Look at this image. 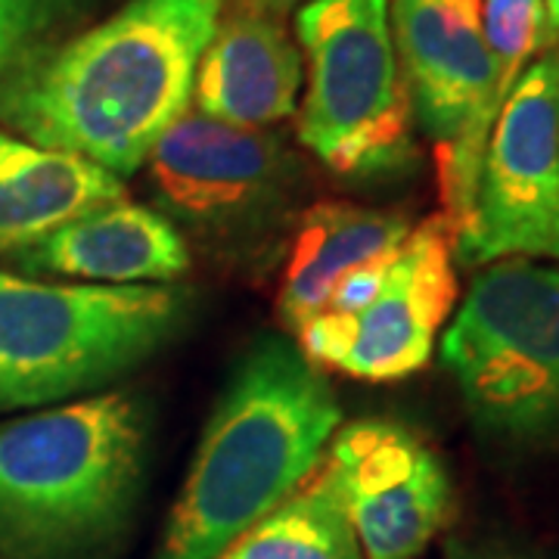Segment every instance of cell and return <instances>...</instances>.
I'll use <instances>...</instances> for the list:
<instances>
[{
  "instance_id": "cell-1",
  "label": "cell",
  "mask_w": 559,
  "mask_h": 559,
  "mask_svg": "<svg viewBox=\"0 0 559 559\" xmlns=\"http://www.w3.org/2000/svg\"><path fill=\"white\" fill-rule=\"evenodd\" d=\"M224 0H128L119 13L22 66L0 91L20 138L124 178L178 121Z\"/></svg>"
},
{
  "instance_id": "cell-2",
  "label": "cell",
  "mask_w": 559,
  "mask_h": 559,
  "mask_svg": "<svg viewBox=\"0 0 559 559\" xmlns=\"http://www.w3.org/2000/svg\"><path fill=\"white\" fill-rule=\"evenodd\" d=\"M320 367L277 336L237 364L202 432L156 559H215L299 485L340 429Z\"/></svg>"
},
{
  "instance_id": "cell-3",
  "label": "cell",
  "mask_w": 559,
  "mask_h": 559,
  "mask_svg": "<svg viewBox=\"0 0 559 559\" xmlns=\"http://www.w3.org/2000/svg\"><path fill=\"white\" fill-rule=\"evenodd\" d=\"M146 417L121 392L0 423V559H87L134 510Z\"/></svg>"
},
{
  "instance_id": "cell-4",
  "label": "cell",
  "mask_w": 559,
  "mask_h": 559,
  "mask_svg": "<svg viewBox=\"0 0 559 559\" xmlns=\"http://www.w3.org/2000/svg\"><path fill=\"white\" fill-rule=\"evenodd\" d=\"M187 293L165 283H38L0 271V414L97 389L178 330Z\"/></svg>"
},
{
  "instance_id": "cell-5",
  "label": "cell",
  "mask_w": 559,
  "mask_h": 559,
  "mask_svg": "<svg viewBox=\"0 0 559 559\" xmlns=\"http://www.w3.org/2000/svg\"><path fill=\"white\" fill-rule=\"evenodd\" d=\"M308 57L299 140L336 175H380L414 156V106L389 0H311L296 13Z\"/></svg>"
},
{
  "instance_id": "cell-6",
  "label": "cell",
  "mask_w": 559,
  "mask_h": 559,
  "mask_svg": "<svg viewBox=\"0 0 559 559\" xmlns=\"http://www.w3.org/2000/svg\"><path fill=\"white\" fill-rule=\"evenodd\" d=\"M441 360L485 429L535 439L559 426V264H485L441 340Z\"/></svg>"
},
{
  "instance_id": "cell-7",
  "label": "cell",
  "mask_w": 559,
  "mask_h": 559,
  "mask_svg": "<svg viewBox=\"0 0 559 559\" xmlns=\"http://www.w3.org/2000/svg\"><path fill=\"white\" fill-rule=\"evenodd\" d=\"M389 20L414 116L436 143L441 215L457 234L503 109L481 35V0H389Z\"/></svg>"
},
{
  "instance_id": "cell-8",
  "label": "cell",
  "mask_w": 559,
  "mask_h": 559,
  "mask_svg": "<svg viewBox=\"0 0 559 559\" xmlns=\"http://www.w3.org/2000/svg\"><path fill=\"white\" fill-rule=\"evenodd\" d=\"M454 259L466 267L503 259L559 264V47L522 72L500 109Z\"/></svg>"
},
{
  "instance_id": "cell-9",
  "label": "cell",
  "mask_w": 559,
  "mask_h": 559,
  "mask_svg": "<svg viewBox=\"0 0 559 559\" xmlns=\"http://www.w3.org/2000/svg\"><path fill=\"white\" fill-rule=\"evenodd\" d=\"M457 301L454 227L444 215L419 221L389 261L380 293L358 314L320 311L301 326L299 352L364 382H395L423 370Z\"/></svg>"
},
{
  "instance_id": "cell-10",
  "label": "cell",
  "mask_w": 559,
  "mask_h": 559,
  "mask_svg": "<svg viewBox=\"0 0 559 559\" xmlns=\"http://www.w3.org/2000/svg\"><path fill=\"white\" fill-rule=\"evenodd\" d=\"M323 457L364 559H417L451 522L448 469L399 423H348L330 439Z\"/></svg>"
},
{
  "instance_id": "cell-11",
  "label": "cell",
  "mask_w": 559,
  "mask_h": 559,
  "mask_svg": "<svg viewBox=\"0 0 559 559\" xmlns=\"http://www.w3.org/2000/svg\"><path fill=\"white\" fill-rule=\"evenodd\" d=\"M143 165L162 212L197 230L255 221L293 180V162L271 134L190 109L168 124Z\"/></svg>"
},
{
  "instance_id": "cell-12",
  "label": "cell",
  "mask_w": 559,
  "mask_h": 559,
  "mask_svg": "<svg viewBox=\"0 0 559 559\" xmlns=\"http://www.w3.org/2000/svg\"><path fill=\"white\" fill-rule=\"evenodd\" d=\"M25 271L79 277L103 286L171 283L187 274L190 252L162 212L121 200L16 249Z\"/></svg>"
},
{
  "instance_id": "cell-13",
  "label": "cell",
  "mask_w": 559,
  "mask_h": 559,
  "mask_svg": "<svg viewBox=\"0 0 559 559\" xmlns=\"http://www.w3.org/2000/svg\"><path fill=\"white\" fill-rule=\"evenodd\" d=\"M299 87L301 53L283 22L237 7L221 16L202 53L193 100L202 116L264 128L296 112Z\"/></svg>"
},
{
  "instance_id": "cell-14",
  "label": "cell",
  "mask_w": 559,
  "mask_h": 559,
  "mask_svg": "<svg viewBox=\"0 0 559 559\" xmlns=\"http://www.w3.org/2000/svg\"><path fill=\"white\" fill-rule=\"evenodd\" d=\"M414 224L401 212L352 202H318L301 215L280 283L283 323L299 333L320 314L348 274L399 255Z\"/></svg>"
},
{
  "instance_id": "cell-15",
  "label": "cell",
  "mask_w": 559,
  "mask_h": 559,
  "mask_svg": "<svg viewBox=\"0 0 559 559\" xmlns=\"http://www.w3.org/2000/svg\"><path fill=\"white\" fill-rule=\"evenodd\" d=\"M121 200L124 183L100 165L0 131V252Z\"/></svg>"
},
{
  "instance_id": "cell-16",
  "label": "cell",
  "mask_w": 559,
  "mask_h": 559,
  "mask_svg": "<svg viewBox=\"0 0 559 559\" xmlns=\"http://www.w3.org/2000/svg\"><path fill=\"white\" fill-rule=\"evenodd\" d=\"M215 559H364L326 457Z\"/></svg>"
},
{
  "instance_id": "cell-17",
  "label": "cell",
  "mask_w": 559,
  "mask_h": 559,
  "mask_svg": "<svg viewBox=\"0 0 559 559\" xmlns=\"http://www.w3.org/2000/svg\"><path fill=\"white\" fill-rule=\"evenodd\" d=\"M481 35L495 69V94L503 106L538 50L554 47L544 0H481Z\"/></svg>"
},
{
  "instance_id": "cell-18",
  "label": "cell",
  "mask_w": 559,
  "mask_h": 559,
  "mask_svg": "<svg viewBox=\"0 0 559 559\" xmlns=\"http://www.w3.org/2000/svg\"><path fill=\"white\" fill-rule=\"evenodd\" d=\"M69 7L72 0H0V62L44 35Z\"/></svg>"
},
{
  "instance_id": "cell-19",
  "label": "cell",
  "mask_w": 559,
  "mask_h": 559,
  "mask_svg": "<svg viewBox=\"0 0 559 559\" xmlns=\"http://www.w3.org/2000/svg\"><path fill=\"white\" fill-rule=\"evenodd\" d=\"M305 3H311V0H237L240 10H252V13L271 16V20H283L286 13L301 10Z\"/></svg>"
},
{
  "instance_id": "cell-20",
  "label": "cell",
  "mask_w": 559,
  "mask_h": 559,
  "mask_svg": "<svg viewBox=\"0 0 559 559\" xmlns=\"http://www.w3.org/2000/svg\"><path fill=\"white\" fill-rule=\"evenodd\" d=\"M544 10H547V28H550V38L554 47L559 44V0H544Z\"/></svg>"
},
{
  "instance_id": "cell-21",
  "label": "cell",
  "mask_w": 559,
  "mask_h": 559,
  "mask_svg": "<svg viewBox=\"0 0 559 559\" xmlns=\"http://www.w3.org/2000/svg\"><path fill=\"white\" fill-rule=\"evenodd\" d=\"M469 559H528V557H520V554H479V557H469Z\"/></svg>"
},
{
  "instance_id": "cell-22",
  "label": "cell",
  "mask_w": 559,
  "mask_h": 559,
  "mask_svg": "<svg viewBox=\"0 0 559 559\" xmlns=\"http://www.w3.org/2000/svg\"><path fill=\"white\" fill-rule=\"evenodd\" d=\"M3 66H7V62H0V69H3Z\"/></svg>"
},
{
  "instance_id": "cell-23",
  "label": "cell",
  "mask_w": 559,
  "mask_h": 559,
  "mask_svg": "<svg viewBox=\"0 0 559 559\" xmlns=\"http://www.w3.org/2000/svg\"><path fill=\"white\" fill-rule=\"evenodd\" d=\"M557 47H559V44H557Z\"/></svg>"
}]
</instances>
